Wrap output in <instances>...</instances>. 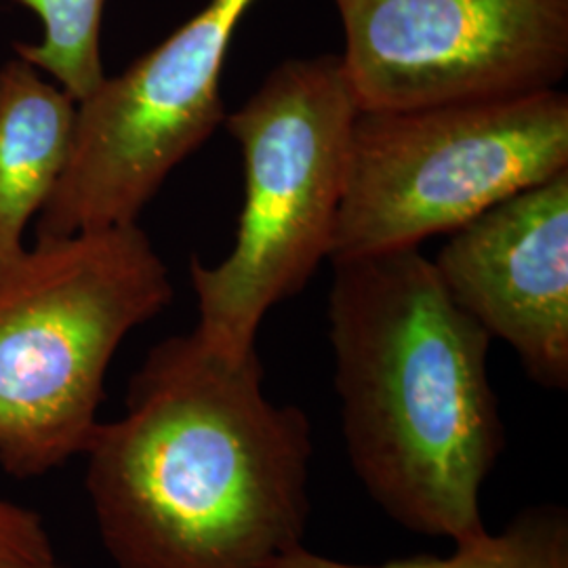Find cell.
I'll return each instance as SVG.
<instances>
[{"label":"cell","instance_id":"10","mask_svg":"<svg viewBox=\"0 0 568 568\" xmlns=\"http://www.w3.org/2000/svg\"><path fill=\"white\" fill-rule=\"evenodd\" d=\"M276 568H568V516L558 506H537L516 516L497 535L457 541L448 556H413L379 567H349L304 548Z\"/></svg>","mask_w":568,"mask_h":568},{"label":"cell","instance_id":"9","mask_svg":"<svg viewBox=\"0 0 568 568\" xmlns=\"http://www.w3.org/2000/svg\"><path fill=\"white\" fill-rule=\"evenodd\" d=\"M77 102L20 55L0 65V284L26 260L23 232L70 159Z\"/></svg>","mask_w":568,"mask_h":568},{"label":"cell","instance_id":"13","mask_svg":"<svg viewBox=\"0 0 568 568\" xmlns=\"http://www.w3.org/2000/svg\"><path fill=\"white\" fill-rule=\"evenodd\" d=\"M0 568H63L55 558H13L0 556Z\"/></svg>","mask_w":568,"mask_h":568},{"label":"cell","instance_id":"11","mask_svg":"<svg viewBox=\"0 0 568 568\" xmlns=\"http://www.w3.org/2000/svg\"><path fill=\"white\" fill-rule=\"evenodd\" d=\"M42 23L39 42H16V55L79 103L105 79L102 21L105 0H16Z\"/></svg>","mask_w":568,"mask_h":568},{"label":"cell","instance_id":"2","mask_svg":"<svg viewBox=\"0 0 568 568\" xmlns=\"http://www.w3.org/2000/svg\"><path fill=\"white\" fill-rule=\"evenodd\" d=\"M328 325L345 448L371 499L417 535H483L480 490L506 447L493 337L419 248L333 262Z\"/></svg>","mask_w":568,"mask_h":568},{"label":"cell","instance_id":"12","mask_svg":"<svg viewBox=\"0 0 568 568\" xmlns=\"http://www.w3.org/2000/svg\"><path fill=\"white\" fill-rule=\"evenodd\" d=\"M0 556L55 558L51 537L37 511L0 499Z\"/></svg>","mask_w":568,"mask_h":568},{"label":"cell","instance_id":"8","mask_svg":"<svg viewBox=\"0 0 568 568\" xmlns=\"http://www.w3.org/2000/svg\"><path fill=\"white\" fill-rule=\"evenodd\" d=\"M432 265L537 386L567 389L568 169L450 232Z\"/></svg>","mask_w":568,"mask_h":568},{"label":"cell","instance_id":"1","mask_svg":"<svg viewBox=\"0 0 568 568\" xmlns=\"http://www.w3.org/2000/svg\"><path fill=\"white\" fill-rule=\"evenodd\" d=\"M312 427L274 405L257 349L196 331L154 345L116 422L82 457L103 548L119 568H276L302 549Z\"/></svg>","mask_w":568,"mask_h":568},{"label":"cell","instance_id":"3","mask_svg":"<svg viewBox=\"0 0 568 568\" xmlns=\"http://www.w3.org/2000/svg\"><path fill=\"white\" fill-rule=\"evenodd\" d=\"M173 300L138 224L37 243L0 284V467L39 478L79 457L100 424L124 337Z\"/></svg>","mask_w":568,"mask_h":568},{"label":"cell","instance_id":"5","mask_svg":"<svg viewBox=\"0 0 568 568\" xmlns=\"http://www.w3.org/2000/svg\"><path fill=\"white\" fill-rule=\"evenodd\" d=\"M568 169V95L358 110L331 262L419 248Z\"/></svg>","mask_w":568,"mask_h":568},{"label":"cell","instance_id":"7","mask_svg":"<svg viewBox=\"0 0 568 568\" xmlns=\"http://www.w3.org/2000/svg\"><path fill=\"white\" fill-rule=\"evenodd\" d=\"M358 110L495 102L558 89L568 0H333Z\"/></svg>","mask_w":568,"mask_h":568},{"label":"cell","instance_id":"4","mask_svg":"<svg viewBox=\"0 0 568 568\" xmlns=\"http://www.w3.org/2000/svg\"><path fill=\"white\" fill-rule=\"evenodd\" d=\"M356 114L339 55L283 61L225 114L243 152L244 204L224 262L190 264L204 344L255 352L265 314L302 293L331 255Z\"/></svg>","mask_w":568,"mask_h":568},{"label":"cell","instance_id":"6","mask_svg":"<svg viewBox=\"0 0 568 568\" xmlns=\"http://www.w3.org/2000/svg\"><path fill=\"white\" fill-rule=\"evenodd\" d=\"M253 2L209 0L77 103L70 159L37 215V243L138 224L169 173L225 121V58Z\"/></svg>","mask_w":568,"mask_h":568}]
</instances>
